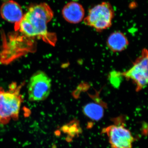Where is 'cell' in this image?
Here are the masks:
<instances>
[{"mask_svg": "<svg viewBox=\"0 0 148 148\" xmlns=\"http://www.w3.org/2000/svg\"><path fill=\"white\" fill-rule=\"evenodd\" d=\"M53 17V12L47 4L40 3L31 7L23 16L16 30L26 36L40 37L53 44L49 39L47 24Z\"/></svg>", "mask_w": 148, "mask_h": 148, "instance_id": "1", "label": "cell"}, {"mask_svg": "<svg viewBox=\"0 0 148 148\" xmlns=\"http://www.w3.org/2000/svg\"><path fill=\"white\" fill-rule=\"evenodd\" d=\"M22 98L17 91H5L0 88V123L8 124L18 119Z\"/></svg>", "mask_w": 148, "mask_h": 148, "instance_id": "2", "label": "cell"}, {"mask_svg": "<svg viewBox=\"0 0 148 148\" xmlns=\"http://www.w3.org/2000/svg\"><path fill=\"white\" fill-rule=\"evenodd\" d=\"M102 132L107 135L112 148H132L135 139L121 118L116 119L114 124L103 128Z\"/></svg>", "mask_w": 148, "mask_h": 148, "instance_id": "3", "label": "cell"}, {"mask_svg": "<svg viewBox=\"0 0 148 148\" xmlns=\"http://www.w3.org/2000/svg\"><path fill=\"white\" fill-rule=\"evenodd\" d=\"M114 14L111 5L108 3H102L90 10L84 22L86 25L100 32L111 27Z\"/></svg>", "mask_w": 148, "mask_h": 148, "instance_id": "4", "label": "cell"}, {"mask_svg": "<svg viewBox=\"0 0 148 148\" xmlns=\"http://www.w3.org/2000/svg\"><path fill=\"white\" fill-rule=\"evenodd\" d=\"M51 87V81L49 77L42 71H37L31 77L28 84L29 101H44L49 96Z\"/></svg>", "mask_w": 148, "mask_h": 148, "instance_id": "5", "label": "cell"}, {"mask_svg": "<svg viewBox=\"0 0 148 148\" xmlns=\"http://www.w3.org/2000/svg\"><path fill=\"white\" fill-rule=\"evenodd\" d=\"M148 60L147 50L145 49L131 68L121 73L127 79L132 80L136 85L137 91L144 89L147 84Z\"/></svg>", "mask_w": 148, "mask_h": 148, "instance_id": "6", "label": "cell"}, {"mask_svg": "<svg viewBox=\"0 0 148 148\" xmlns=\"http://www.w3.org/2000/svg\"><path fill=\"white\" fill-rule=\"evenodd\" d=\"M0 14L1 17L6 21L14 23L15 29L24 16L20 5L12 0L3 4L0 8Z\"/></svg>", "mask_w": 148, "mask_h": 148, "instance_id": "7", "label": "cell"}, {"mask_svg": "<svg viewBox=\"0 0 148 148\" xmlns=\"http://www.w3.org/2000/svg\"><path fill=\"white\" fill-rule=\"evenodd\" d=\"M62 14L66 21L72 24H77L83 19L84 10L79 3L71 2L64 7Z\"/></svg>", "mask_w": 148, "mask_h": 148, "instance_id": "8", "label": "cell"}, {"mask_svg": "<svg viewBox=\"0 0 148 148\" xmlns=\"http://www.w3.org/2000/svg\"><path fill=\"white\" fill-rule=\"evenodd\" d=\"M128 40L123 33L115 32L110 35L107 41L109 48L114 52H120L126 49L128 46Z\"/></svg>", "mask_w": 148, "mask_h": 148, "instance_id": "9", "label": "cell"}, {"mask_svg": "<svg viewBox=\"0 0 148 148\" xmlns=\"http://www.w3.org/2000/svg\"><path fill=\"white\" fill-rule=\"evenodd\" d=\"M83 112L86 116L95 121L101 119L104 115L103 107L97 103H88L84 107Z\"/></svg>", "mask_w": 148, "mask_h": 148, "instance_id": "10", "label": "cell"}, {"mask_svg": "<svg viewBox=\"0 0 148 148\" xmlns=\"http://www.w3.org/2000/svg\"><path fill=\"white\" fill-rule=\"evenodd\" d=\"M61 130L64 133L67 134V138L69 139V141L70 139H72L77 135H79L82 131L79 123L76 120L73 121L64 125L61 127Z\"/></svg>", "mask_w": 148, "mask_h": 148, "instance_id": "11", "label": "cell"}]
</instances>
